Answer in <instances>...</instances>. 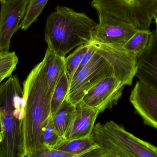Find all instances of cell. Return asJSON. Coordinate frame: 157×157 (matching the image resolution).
Listing matches in <instances>:
<instances>
[{
	"mask_svg": "<svg viewBox=\"0 0 157 157\" xmlns=\"http://www.w3.org/2000/svg\"><path fill=\"white\" fill-rule=\"evenodd\" d=\"M12 75V73H3L0 75V84L4 79L10 77Z\"/></svg>",
	"mask_w": 157,
	"mask_h": 157,
	"instance_id": "cell-25",
	"label": "cell"
},
{
	"mask_svg": "<svg viewBox=\"0 0 157 157\" xmlns=\"http://www.w3.org/2000/svg\"><path fill=\"white\" fill-rule=\"evenodd\" d=\"M151 31L149 29H137L124 44V48L138 57L148 45Z\"/></svg>",
	"mask_w": 157,
	"mask_h": 157,
	"instance_id": "cell-17",
	"label": "cell"
},
{
	"mask_svg": "<svg viewBox=\"0 0 157 157\" xmlns=\"http://www.w3.org/2000/svg\"><path fill=\"white\" fill-rule=\"evenodd\" d=\"M76 114L75 105L65 100L58 110L52 116L53 123L62 139L70 130Z\"/></svg>",
	"mask_w": 157,
	"mask_h": 157,
	"instance_id": "cell-14",
	"label": "cell"
},
{
	"mask_svg": "<svg viewBox=\"0 0 157 157\" xmlns=\"http://www.w3.org/2000/svg\"><path fill=\"white\" fill-rule=\"evenodd\" d=\"M25 101L24 122L25 157L44 147L42 134L51 114L52 94L48 89L43 62L37 65L23 84Z\"/></svg>",
	"mask_w": 157,
	"mask_h": 157,
	"instance_id": "cell-1",
	"label": "cell"
},
{
	"mask_svg": "<svg viewBox=\"0 0 157 157\" xmlns=\"http://www.w3.org/2000/svg\"><path fill=\"white\" fill-rule=\"evenodd\" d=\"M98 25L85 13L59 6L47 19L45 40L49 48L65 57L75 47L92 42Z\"/></svg>",
	"mask_w": 157,
	"mask_h": 157,
	"instance_id": "cell-2",
	"label": "cell"
},
{
	"mask_svg": "<svg viewBox=\"0 0 157 157\" xmlns=\"http://www.w3.org/2000/svg\"><path fill=\"white\" fill-rule=\"evenodd\" d=\"M75 106L76 114L74 121L64 138L62 139L71 140L90 136L97 117L101 113L98 108L88 107L81 101Z\"/></svg>",
	"mask_w": 157,
	"mask_h": 157,
	"instance_id": "cell-11",
	"label": "cell"
},
{
	"mask_svg": "<svg viewBox=\"0 0 157 157\" xmlns=\"http://www.w3.org/2000/svg\"><path fill=\"white\" fill-rule=\"evenodd\" d=\"M155 23L156 24V27H157V17H156L155 18Z\"/></svg>",
	"mask_w": 157,
	"mask_h": 157,
	"instance_id": "cell-26",
	"label": "cell"
},
{
	"mask_svg": "<svg viewBox=\"0 0 157 157\" xmlns=\"http://www.w3.org/2000/svg\"><path fill=\"white\" fill-rule=\"evenodd\" d=\"M139 81L157 92V27L151 31L148 45L137 57L136 76Z\"/></svg>",
	"mask_w": 157,
	"mask_h": 157,
	"instance_id": "cell-10",
	"label": "cell"
},
{
	"mask_svg": "<svg viewBox=\"0 0 157 157\" xmlns=\"http://www.w3.org/2000/svg\"><path fill=\"white\" fill-rule=\"evenodd\" d=\"M90 136L98 148L82 157H157V147L137 138L113 121L98 123Z\"/></svg>",
	"mask_w": 157,
	"mask_h": 157,
	"instance_id": "cell-4",
	"label": "cell"
},
{
	"mask_svg": "<svg viewBox=\"0 0 157 157\" xmlns=\"http://www.w3.org/2000/svg\"><path fill=\"white\" fill-rule=\"evenodd\" d=\"M4 140V131L3 128L2 123L1 119V113H0V157H3L2 151V143Z\"/></svg>",
	"mask_w": 157,
	"mask_h": 157,
	"instance_id": "cell-24",
	"label": "cell"
},
{
	"mask_svg": "<svg viewBox=\"0 0 157 157\" xmlns=\"http://www.w3.org/2000/svg\"><path fill=\"white\" fill-rule=\"evenodd\" d=\"M130 101L144 124L157 129V92L137 81L131 91Z\"/></svg>",
	"mask_w": 157,
	"mask_h": 157,
	"instance_id": "cell-9",
	"label": "cell"
},
{
	"mask_svg": "<svg viewBox=\"0 0 157 157\" xmlns=\"http://www.w3.org/2000/svg\"><path fill=\"white\" fill-rule=\"evenodd\" d=\"M70 87V81L66 70L62 75L52 93L51 101V114L53 115L66 99Z\"/></svg>",
	"mask_w": 157,
	"mask_h": 157,
	"instance_id": "cell-18",
	"label": "cell"
},
{
	"mask_svg": "<svg viewBox=\"0 0 157 157\" xmlns=\"http://www.w3.org/2000/svg\"><path fill=\"white\" fill-rule=\"evenodd\" d=\"M99 24H122L149 29L157 17V0H93Z\"/></svg>",
	"mask_w": 157,
	"mask_h": 157,
	"instance_id": "cell-5",
	"label": "cell"
},
{
	"mask_svg": "<svg viewBox=\"0 0 157 157\" xmlns=\"http://www.w3.org/2000/svg\"><path fill=\"white\" fill-rule=\"evenodd\" d=\"M90 43L82 44L78 47L67 58L65 57V70L71 82L81 60L88 50Z\"/></svg>",
	"mask_w": 157,
	"mask_h": 157,
	"instance_id": "cell-19",
	"label": "cell"
},
{
	"mask_svg": "<svg viewBox=\"0 0 157 157\" xmlns=\"http://www.w3.org/2000/svg\"><path fill=\"white\" fill-rule=\"evenodd\" d=\"M29 157H75L74 155L57 150L52 147H44L33 152Z\"/></svg>",
	"mask_w": 157,
	"mask_h": 157,
	"instance_id": "cell-22",
	"label": "cell"
},
{
	"mask_svg": "<svg viewBox=\"0 0 157 157\" xmlns=\"http://www.w3.org/2000/svg\"><path fill=\"white\" fill-rule=\"evenodd\" d=\"M47 77L48 89L52 94L65 71V57L56 54L48 47L43 61Z\"/></svg>",
	"mask_w": 157,
	"mask_h": 157,
	"instance_id": "cell-13",
	"label": "cell"
},
{
	"mask_svg": "<svg viewBox=\"0 0 157 157\" xmlns=\"http://www.w3.org/2000/svg\"><path fill=\"white\" fill-rule=\"evenodd\" d=\"M95 51L87 64L74 76L66 98L74 105L80 102L85 94L101 80L113 75V69L103 53L100 42L93 41Z\"/></svg>",
	"mask_w": 157,
	"mask_h": 157,
	"instance_id": "cell-6",
	"label": "cell"
},
{
	"mask_svg": "<svg viewBox=\"0 0 157 157\" xmlns=\"http://www.w3.org/2000/svg\"><path fill=\"white\" fill-rule=\"evenodd\" d=\"M0 11V53L9 52L12 37L20 28L26 0L1 1Z\"/></svg>",
	"mask_w": 157,
	"mask_h": 157,
	"instance_id": "cell-8",
	"label": "cell"
},
{
	"mask_svg": "<svg viewBox=\"0 0 157 157\" xmlns=\"http://www.w3.org/2000/svg\"><path fill=\"white\" fill-rule=\"evenodd\" d=\"M124 86L113 75L108 76L89 89L81 101L88 107L98 108L102 113L117 105Z\"/></svg>",
	"mask_w": 157,
	"mask_h": 157,
	"instance_id": "cell-7",
	"label": "cell"
},
{
	"mask_svg": "<svg viewBox=\"0 0 157 157\" xmlns=\"http://www.w3.org/2000/svg\"><path fill=\"white\" fill-rule=\"evenodd\" d=\"M138 29L122 24H98L94 34V40L101 43L123 47Z\"/></svg>",
	"mask_w": 157,
	"mask_h": 157,
	"instance_id": "cell-12",
	"label": "cell"
},
{
	"mask_svg": "<svg viewBox=\"0 0 157 157\" xmlns=\"http://www.w3.org/2000/svg\"><path fill=\"white\" fill-rule=\"evenodd\" d=\"M18 58L15 52L0 53V75L13 73L16 68Z\"/></svg>",
	"mask_w": 157,
	"mask_h": 157,
	"instance_id": "cell-21",
	"label": "cell"
},
{
	"mask_svg": "<svg viewBox=\"0 0 157 157\" xmlns=\"http://www.w3.org/2000/svg\"><path fill=\"white\" fill-rule=\"evenodd\" d=\"M98 146L90 136L71 140L61 139L53 148L70 153L75 157H82Z\"/></svg>",
	"mask_w": 157,
	"mask_h": 157,
	"instance_id": "cell-15",
	"label": "cell"
},
{
	"mask_svg": "<svg viewBox=\"0 0 157 157\" xmlns=\"http://www.w3.org/2000/svg\"><path fill=\"white\" fill-rule=\"evenodd\" d=\"M49 0H26L25 13L19 26L22 30H26L37 20Z\"/></svg>",
	"mask_w": 157,
	"mask_h": 157,
	"instance_id": "cell-16",
	"label": "cell"
},
{
	"mask_svg": "<svg viewBox=\"0 0 157 157\" xmlns=\"http://www.w3.org/2000/svg\"><path fill=\"white\" fill-rule=\"evenodd\" d=\"M61 139L55 128L51 115L42 134L43 145L44 147L53 148Z\"/></svg>",
	"mask_w": 157,
	"mask_h": 157,
	"instance_id": "cell-20",
	"label": "cell"
},
{
	"mask_svg": "<svg viewBox=\"0 0 157 157\" xmlns=\"http://www.w3.org/2000/svg\"><path fill=\"white\" fill-rule=\"evenodd\" d=\"M0 113L4 131L3 157H25V101L17 75L11 76L0 84Z\"/></svg>",
	"mask_w": 157,
	"mask_h": 157,
	"instance_id": "cell-3",
	"label": "cell"
},
{
	"mask_svg": "<svg viewBox=\"0 0 157 157\" xmlns=\"http://www.w3.org/2000/svg\"><path fill=\"white\" fill-rule=\"evenodd\" d=\"M3 1V0H0V2H1V1Z\"/></svg>",
	"mask_w": 157,
	"mask_h": 157,
	"instance_id": "cell-27",
	"label": "cell"
},
{
	"mask_svg": "<svg viewBox=\"0 0 157 157\" xmlns=\"http://www.w3.org/2000/svg\"><path fill=\"white\" fill-rule=\"evenodd\" d=\"M95 49H95V45H94V43L92 41V42H90L88 50L87 51L86 54L84 55L82 60H81L80 64L78 65V68L76 70L74 75L78 73V72L88 63V62L90 60L92 57V55H93L94 53H95Z\"/></svg>",
	"mask_w": 157,
	"mask_h": 157,
	"instance_id": "cell-23",
	"label": "cell"
}]
</instances>
